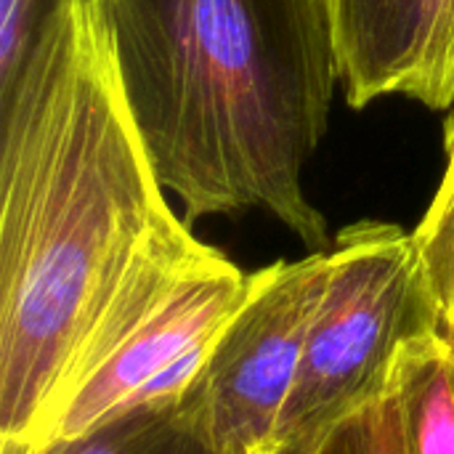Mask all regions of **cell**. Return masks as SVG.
Listing matches in <instances>:
<instances>
[{
  "mask_svg": "<svg viewBox=\"0 0 454 454\" xmlns=\"http://www.w3.org/2000/svg\"><path fill=\"white\" fill-rule=\"evenodd\" d=\"M29 454H215L194 404L176 402L128 407L90 431L40 444Z\"/></svg>",
  "mask_w": 454,
  "mask_h": 454,
  "instance_id": "52a82bcc",
  "label": "cell"
},
{
  "mask_svg": "<svg viewBox=\"0 0 454 454\" xmlns=\"http://www.w3.org/2000/svg\"><path fill=\"white\" fill-rule=\"evenodd\" d=\"M255 454H274V452H269V450H261V452H255Z\"/></svg>",
  "mask_w": 454,
  "mask_h": 454,
  "instance_id": "8fae6325",
  "label": "cell"
},
{
  "mask_svg": "<svg viewBox=\"0 0 454 454\" xmlns=\"http://www.w3.org/2000/svg\"><path fill=\"white\" fill-rule=\"evenodd\" d=\"M122 85L165 192L192 226L263 210L311 253L303 189L340 82L327 0H106Z\"/></svg>",
  "mask_w": 454,
  "mask_h": 454,
  "instance_id": "7a4b0ae2",
  "label": "cell"
},
{
  "mask_svg": "<svg viewBox=\"0 0 454 454\" xmlns=\"http://www.w3.org/2000/svg\"><path fill=\"white\" fill-rule=\"evenodd\" d=\"M247 282L250 274L200 242L178 215L144 247L74 354L32 450L80 436L128 410L160 372L215 338Z\"/></svg>",
  "mask_w": 454,
  "mask_h": 454,
  "instance_id": "277c9868",
  "label": "cell"
},
{
  "mask_svg": "<svg viewBox=\"0 0 454 454\" xmlns=\"http://www.w3.org/2000/svg\"><path fill=\"white\" fill-rule=\"evenodd\" d=\"M309 454H407L394 388L335 423Z\"/></svg>",
  "mask_w": 454,
  "mask_h": 454,
  "instance_id": "9c48e42d",
  "label": "cell"
},
{
  "mask_svg": "<svg viewBox=\"0 0 454 454\" xmlns=\"http://www.w3.org/2000/svg\"><path fill=\"white\" fill-rule=\"evenodd\" d=\"M106 0H56L0 90V454H27L74 354L176 221Z\"/></svg>",
  "mask_w": 454,
  "mask_h": 454,
  "instance_id": "6da1fadb",
  "label": "cell"
},
{
  "mask_svg": "<svg viewBox=\"0 0 454 454\" xmlns=\"http://www.w3.org/2000/svg\"><path fill=\"white\" fill-rule=\"evenodd\" d=\"M56 0H0V90L21 72Z\"/></svg>",
  "mask_w": 454,
  "mask_h": 454,
  "instance_id": "30bf717a",
  "label": "cell"
},
{
  "mask_svg": "<svg viewBox=\"0 0 454 454\" xmlns=\"http://www.w3.org/2000/svg\"><path fill=\"white\" fill-rule=\"evenodd\" d=\"M447 168L431 207L412 231L444 330L454 335V106L444 128Z\"/></svg>",
  "mask_w": 454,
  "mask_h": 454,
  "instance_id": "ba28073f",
  "label": "cell"
},
{
  "mask_svg": "<svg viewBox=\"0 0 454 454\" xmlns=\"http://www.w3.org/2000/svg\"><path fill=\"white\" fill-rule=\"evenodd\" d=\"M327 282V250L250 274L237 311L215 333L184 394L215 454L269 450Z\"/></svg>",
  "mask_w": 454,
  "mask_h": 454,
  "instance_id": "5b68a950",
  "label": "cell"
},
{
  "mask_svg": "<svg viewBox=\"0 0 454 454\" xmlns=\"http://www.w3.org/2000/svg\"><path fill=\"white\" fill-rule=\"evenodd\" d=\"M407 454H454V335L439 330L410 343L394 370Z\"/></svg>",
  "mask_w": 454,
  "mask_h": 454,
  "instance_id": "8992f818",
  "label": "cell"
},
{
  "mask_svg": "<svg viewBox=\"0 0 454 454\" xmlns=\"http://www.w3.org/2000/svg\"><path fill=\"white\" fill-rule=\"evenodd\" d=\"M444 330L412 234L356 221L327 250V282L269 452L309 454L343 418L391 391L402 351Z\"/></svg>",
  "mask_w": 454,
  "mask_h": 454,
  "instance_id": "3957f363",
  "label": "cell"
}]
</instances>
